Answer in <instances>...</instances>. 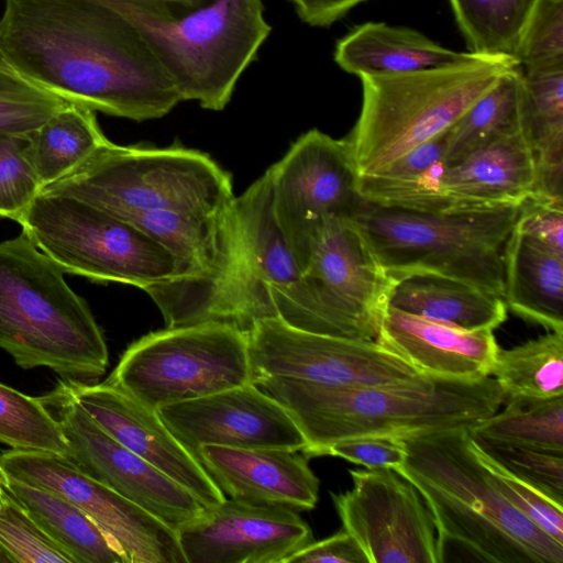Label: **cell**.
<instances>
[{
	"mask_svg": "<svg viewBox=\"0 0 563 563\" xmlns=\"http://www.w3.org/2000/svg\"><path fill=\"white\" fill-rule=\"evenodd\" d=\"M0 52L33 85L108 115L158 119L181 101L135 29L98 0H4Z\"/></svg>",
	"mask_w": 563,
	"mask_h": 563,
	"instance_id": "cell-1",
	"label": "cell"
},
{
	"mask_svg": "<svg viewBox=\"0 0 563 563\" xmlns=\"http://www.w3.org/2000/svg\"><path fill=\"white\" fill-rule=\"evenodd\" d=\"M405 463L395 468L420 493L437 533L438 563H563L558 543L493 486L468 428L401 438Z\"/></svg>",
	"mask_w": 563,
	"mask_h": 563,
	"instance_id": "cell-2",
	"label": "cell"
},
{
	"mask_svg": "<svg viewBox=\"0 0 563 563\" xmlns=\"http://www.w3.org/2000/svg\"><path fill=\"white\" fill-rule=\"evenodd\" d=\"M255 384L290 413L307 457L324 455L336 441L361 435L407 437L471 429L498 411L506 396L492 376L476 382L424 378L415 383L332 387L272 377Z\"/></svg>",
	"mask_w": 563,
	"mask_h": 563,
	"instance_id": "cell-3",
	"label": "cell"
},
{
	"mask_svg": "<svg viewBox=\"0 0 563 563\" xmlns=\"http://www.w3.org/2000/svg\"><path fill=\"white\" fill-rule=\"evenodd\" d=\"M301 276L276 223L266 174L235 197L221 252L205 275L172 278L143 290L166 328L219 322L249 332L276 318Z\"/></svg>",
	"mask_w": 563,
	"mask_h": 563,
	"instance_id": "cell-4",
	"label": "cell"
},
{
	"mask_svg": "<svg viewBox=\"0 0 563 563\" xmlns=\"http://www.w3.org/2000/svg\"><path fill=\"white\" fill-rule=\"evenodd\" d=\"M121 14L164 69L181 101L227 107L271 32L262 0H98Z\"/></svg>",
	"mask_w": 563,
	"mask_h": 563,
	"instance_id": "cell-5",
	"label": "cell"
},
{
	"mask_svg": "<svg viewBox=\"0 0 563 563\" xmlns=\"http://www.w3.org/2000/svg\"><path fill=\"white\" fill-rule=\"evenodd\" d=\"M64 274L23 231L0 241V347L23 369L96 383L108 367L107 343Z\"/></svg>",
	"mask_w": 563,
	"mask_h": 563,
	"instance_id": "cell-6",
	"label": "cell"
},
{
	"mask_svg": "<svg viewBox=\"0 0 563 563\" xmlns=\"http://www.w3.org/2000/svg\"><path fill=\"white\" fill-rule=\"evenodd\" d=\"M514 57L483 56L416 71L362 75L358 119L344 140L358 176L379 173L444 134L508 69Z\"/></svg>",
	"mask_w": 563,
	"mask_h": 563,
	"instance_id": "cell-7",
	"label": "cell"
},
{
	"mask_svg": "<svg viewBox=\"0 0 563 563\" xmlns=\"http://www.w3.org/2000/svg\"><path fill=\"white\" fill-rule=\"evenodd\" d=\"M519 206L433 213L363 200L353 219L385 271L395 279L435 274L504 296L503 254Z\"/></svg>",
	"mask_w": 563,
	"mask_h": 563,
	"instance_id": "cell-8",
	"label": "cell"
},
{
	"mask_svg": "<svg viewBox=\"0 0 563 563\" xmlns=\"http://www.w3.org/2000/svg\"><path fill=\"white\" fill-rule=\"evenodd\" d=\"M41 191L70 196L120 218L150 211L211 214L235 198L230 175L205 153L110 141Z\"/></svg>",
	"mask_w": 563,
	"mask_h": 563,
	"instance_id": "cell-9",
	"label": "cell"
},
{
	"mask_svg": "<svg viewBox=\"0 0 563 563\" xmlns=\"http://www.w3.org/2000/svg\"><path fill=\"white\" fill-rule=\"evenodd\" d=\"M18 222L64 273L139 288L176 275V260L137 225L80 199L40 191Z\"/></svg>",
	"mask_w": 563,
	"mask_h": 563,
	"instance_id": "cell-10",
	"label": "cell"
},
{
	"mask_svg": "<svg viewBox=\"0 0 563 563\" xmlns=\"http://www.w3.org/2000/svg\"><path fill=\"white\" fill-rule=\"evenodd\" d=\"M395 283L354 219L330 218L278 318L311 333L376 340Z\"/></svg>",
	"mask_w": 563,
	"mask_h": 563,
	"instance_id": "cell-11",
	"label": "cell"
},
{
	"mask_svg": "<svg viewBox=\"0 0 563 563\" xmlns=\"http://www.w3.org/2000/svg\"><path fill=\"white\" fill-rule=\"evenodd\" d=\"M104 382L154 410L253 383L247 333L219 322L147 333Z\"/></svg>",
	"mask_w": 563,
	"mask_h": 563,
	"instance_id": "cell-12",
	"label": "cell"
},
{
	"mask_svg": "<svg viewBox=\"0 0 563 563\" xmlns=\"http://www.w3.org/2000/svg\"><path fill=\"white\" fill-rule=\"evenodd\" d=\"M276 223L301 271L330 218H353L363 201L358 174L344 140L312 129L265 173Z\"/></svg>",
	"mask_w": 563,
	"mask_h": 563,
	"instance_id": "cell-13",
	"label": "cell"
},
{
	"mask_svg": "<svg viewBox=\"0 0 563 563\" xmlns=\"http://www.w3.org/2000/svg\"><path fill=\"white\" fill-rule=\"evenodd\" d=\"M247 341L253 383L285 377L358 387L428 378L375 340L311 333L278 317L258 321L247 332Z\"/></svg>",
	"mask_w": 563,
	"mask_h": 563,
	"instance_id": "cell-14",
	"label": "cell"
},
{
	"mask_svg": "<svg viewBox=\"0 0 563 563\" xmlns=\"http://www.w3.org/2000/svg\"><path fill=\"white\" fill-rule=\"evenodd\" d=\"M0 464L11 478L53 490L85 511L126 563H186L172 527L91 478L66 456L10 450L0 454Z\"/></svg>",
	"mask_w": 563,
	"mask_h": 563,
	"instance_id": "cell-15",
	"label": "cell"
},
{
	"mask_svg": "<svg viewBox=\"0 0 563 563\" xmlns=\"http://www.w3.org/2000/svg\"><path fill=\"white\" fill-rule=\"evenodd\" d=\"M40 398L63 432L68 446L66 457L81 472L174 530L206 509L191 493L100 428L77 402L64 379Z\"/></svg>",
	"mask_w": 563,
	"mask_h": 563,
	"instance_id": "cell-16",
	"label": "cell"
},
{
	"mask_svg": "<svg viewBox=\"0 0 563 563\" xmlns=\"http://www.w3.org/2000/svg\"><path fill=\"white\" fill-rule=\"evenodd\" d=\"M536 179L533 153L520 129L398 187L389 207L454 213L519 206L533 195Z\"/></svg>",
	"mask_w": 563,
	"mask_h": 563,
	"instance_id": "cell-17",
	"label": "cell"
},
{
	"mask_svg": "<svg viewBox=\"0 0 563 563\" xmlns=\"http://www.w3.org/2000/svg\"><path fill=\"white\" fill-rule=\"evenodd\" d=\"M350 475L352 489L331 497L367 563H438L435 527L418 489L391 468Z\"/></svg>",
	"mask_w": 563,
	"mask_h": 563,
	"instance_id": "cell-18",
	"label": "cell"
},
{
	"mask_svg": "<svg viewBox=\"0 0 563 563\" xmlns=\"http://www.w3.org/2000/svg\"><path fill=\"white\" fill-rule=\"evenodd\" d=\"M156 412L196 459L202 445L300 452L307 448L287 409L253 383L165 405Z\"/></svg>",
	"mask_w": 563,
	"mask_h": 563,
	"instance_id": "cell-19",
	"label": "cell"
},
{
	"mask_svg": "<svg viewBox=\"0 0 563 563\" xmlns=\"http://www.w3.org/2000/svg\"><path fill=\"white\" fill-rule=\"evenodd\" d=\"M186 563H286L313 541L294 509L224 499L175 529Z\"/></svg>",
	"mask_w": 563,
	"mask_h": 563,
	"instance_id": "cell-20",
	"label": "cell"
},
{
	"mask_svg": "<svg viewBox=\"0 0 563 563\" xmlns=\"http://www.w3.org/2000/svg\"><path fill=\"white\" fill-rule=\"evenodd\" d=\"M63 379L100 428L191 493L205 508L216 507L227 498L200 462L166 428L156 410L107 382Z\"/></svg>",
	"mask_w": 563,
	"mask_h": 563,
	"instance_id": "cell-21",
	"label": "cell"
},
{
	"mask_svg": "<svg viewBox=\"0 0 563 563\" xmlns=\"http://www.w3.org/2000/svg\"><path fill=\"white\" fill-rule=\"evenodd\" d=\"M375 341L420 374L452 382L489 377L499 350L493 330H465L390 306Z\"/></svg>",
	"mask_w": 563,
	"mask_h": 563,
	"instance_id": "cell-22",
	"label": "cell"
},
{
	"mask_svg": "<svg viewBox=\"0 0 563 563\" xmlns=\"http://www.w3.org/2000/svg\"><path fill=\"white\" fill-rule=\"evenodd\" d=\"M300 451L202 445L198 461L230 498L262 506L311 510L319 478Z\"/></svg>",
	"mask_w": 563,
	"mask_h": 563,
	"instance_id": "cell-23",
	"label": "cell"
},
{
	"mask_svg": "<svg viewBox=\"0 0 563 563\" xmlns=\"http://www.w3.org/2000/svg\"><path fill=\"white\" fill-rule=\"evenodd\" d=\"M477 56L448 49L416 30L383 22L356 25L338 41L334 51L335 63L357 77L441 67Z\"/></svg>",
	"mask_w": 563,
	"mask_h": 563,
	"instance_id": "cell-24",
	"label": "cell"
},
{
	"mask_svg": "<svg viewBox=\"0 0 563 563\" xmlns=\"http://www.w3.org/2000/svg\"><path fill=\"white\" fill-rule=\"evenodd\" d=\"M503 265L507 308L550 332L563 333V255L514 225L504 246Z\"/></svg>",
	"mask_w": 563,
	"mask_h": 563,
	"instance_id": "cell-25",
	"label": "cell"
},
{
	"mask_svg": "<svg viewBox=\"0 0 563 563\" xmlns=\"http://www.w3.org/2000/svg\"><path fill=\"white\" fill-rule=\"evenodd\" d=\"M520 125L534 157L533 195L563 201V65L522 68Z\"/></svg>",
	"mask_w": 563,
	"mask_h": 563,
	"instance_id": "cell-26",
	"label": "cell"
},
{
	"mask_svg": "<svg viewBox=\"0 0 563 563\" xmlns=\"http://www.w3.org/2000/svg\"><path fill=\"white\" fill-rule=\"evenodd\" d=\"M388 306L465 330L494 331L507 318L503 297L435 274H410L397 278Z\"/></svg>",
	"mask_w": 563,
	"mask_h": 563,
	"instance_id": "cell-27",
	"label": "cell"
},
{
	"mask_svg": "<svg viewBox=\"0 0 563 563\" xmlns=\"http://www.w3.org/2000/svg\"><path fill=\"white\" fill-rule=\"evenodd\" d=\"M9 481L38 527L73 563H126L111 539L76 505L53 490L10 476Z\"/></svg>",
	"mask_w": 563,
	"mask_h": 563,
	"instance_id": "cell-28",
	"label": "cell"
},
{
	"mask_svg": "<svg viewBox=\"0 0 563 563\" xmlns=\"http://www.w3.org/2000/svg\"><path fill=\"white\" fill-rule=\"evenodd\" d=\"M27 137L26 154L42 188L71 174L109 142L95 111L74 103L29 132Z\"/></svg>",
	"mask_w": 563,
	"mask_h": 563,
	"instance_id": "cell-29",
	"label": "cell"
},
{
	"mask_svg": "<svg viewBox=\"0 0 563 563\" xmlns=\"http://www.w3.org/2000/svg\"><path fill=\"white\" fill-rule=\"evenodd\" d=\"M233 201L211 214L150 211L122 219L146 231L173 254L177 267L173 278H191L207 274L214 265Z\"/></svg>",
	"mask_w": 563,
	"mask_h": 563,
	"instance_id": "cell-30",
	"label": "cell"
},
{
	"mask_svg": "<svg viewBox=\"0 0 563 563\" xmlns=\"http://www.w3.org/2000/svg\"><path fill=\"white\" fill-rule=\"evenodd\" d=\"M522 68L515 66L479 97L446 132L445 165L520 125Z\"/></svg>",
	"mask_w": 563,
	"mask_h": 563,
	"instance_id": "cell-31",
	"label": "cell"
},
{
	"mask_svg": "<svg viewBox=\"0 0 563 563\" xmlns=\"http://www.w3.org/2000/svg\"><path fill=\"white\" fill-rule=\"evenodd\" d=\"M490 376L509 397L563 396V333L550 332L497 352Z\"/></svg>",
	"mask_w": 563,
	"mask_h": 563,
	"instance_id": "cell-32",
	"label": "cell"
},
{
	"mask_svg": "<svg viewBox=\"0 0 563 563\" xmlns=\"http://www.w3.org/2000/svg\"><path fill=\"white\" fill-rule=\"evenodd\" d=\"M470 429L487 441L563 454V396L538 399L509 397Z\"/></svg>",
	"mask_w": 563,
	"mask_h": 563,
	"instance_id": "cell-33",
	"label": "cell"
},
{
	"mask_svg": "<svg viewBox=\"0 0 563 563\" xmlns=\"http://www.w3.org/2000/svg\"><path fill=\"white\" fill-rule=\"evenodd\" d=\"M470 53L514 57L536 0H448Z\"/></svg>",
	"mask_w": 563,
	"mask_h": 563,
	"instance_id": "cell-34",
	"label": "cell"
},
{
	"mask_svg": "<svg viewBox=\"0 0 563 563\" xmlns=\"http://www.w3.org/2000/svg\"><path fill=\"white\" fill-rule=\"evenodd\" d=\"M0 442L11 450L68 454L63 432L41 398L24 395L1 383Z\"/></svg>",
	"mask_w": 563,
	"mask_h": 563,
	"instance_id": "cell-35",
	"label": "cell"
},
{
	"mask_svg": "<svg viewBox=\"0 0 563 563\" xmlns=\"http://www.w3.org/2000/svg\"><path fill=\"white\" fill-rule=\"evenodd\" d=\"M0 558L2 562L73 563L15 496L0 464Z\"/></svg>",
	"mask_w": 563,
	"mask_h": 563,
	"instance_id": "cell-36",
	"label": "cell"
},
{
	"mask_svg": "<svg viewBox=\"0 0 563 563\" xmlns=\"http://www.w3.org/2000/svg\"><path fill=\"white\" fill-rule=\"evenodd\" d=\"M474 449L514 478L563 506V454L484 440L471 434Z\"/></svg>",
	"mask_w": 563,
	"mask_h": 563,
	"instance_id": "cell-37",
	"label": "cell"
},
{
	"mask_svg": "<svg viewBox=\"0 0 563 563\" xmlns=\"http://www.w3.org/2000/svg\"><path fill=\"white\" fill-rule=\"evenodd\" d=\"M68 104L12 69L0 67V133H29Z\"/></svg>",
	"mask_w": 563,
	"mask_h": 563,
	"instance_id": "cell-38",
	"label": "cell"
},
{
	"mask_svg": "<svg viewBox=\"0 0 563 563\" xmlns=\"http://www.w3.org/2000/svg\"><path fill=\"white\" fill-rule=\"evenodd\" d=\"M27 145V133H0V218L16 222L42 189Z\"/></svg>",
	"mask_w": 563,
	"mask_h": 563,
	"instance_id": "cell-39",
	"label": "cell"
},
{
	"mask_svg": "<svg viewBox=\"0 0 563 563\" xmlns=\"http://www.w3.org/2000/svg\"><path fill=\"white\" fill-rule=\"evenodd\" d=\"M515 59L523 69L563 65V0H536Z\"/></svg>",
	"mask_w": 563,
	"mask_h": 563,
	"instance_id": "cell-40",
	"label": "cell"
},
{
	"mask_svg": "<svg viewBox=\"0 0 563 563\" xmlns=\"http://www.w3.org/2000/svg\"><path fill=\"white\" fill-rule=\"evenodd\" d=\"M474 451L485 466L490 483L499 494L542 532L563 544V506L514 478L475 449Z\"/></svg>",
	"mask_w": 563,
	"mask_h": 563,
	"instance_id": "cell-41",
	"label": "cell"
},
{
	"mask_svg": "<svg viewBox=\"0 0 563 563\" xmlns=\"http://www.w3.org/2000/svg\"><path fill=\"white\" fill-rule=\"evenodd\" d=\"M324 455L338 456L371 470H395L405 463L407 451L399 437L361 435L334 442Z\"/></svg>",
	"mask_w": 563,
	"mask_h": 563,
	"instance_id": "cell-42",
	"label": "cell"
},
{
	"mask_svg": "<svg viewBox=\"0 0 563 563\" xmlns=\"http://www.w3.org/2000/svg\"><path fill=\"white\" fill-rule=\"evenodd\" d=\"M515 229L563 255V201L530 196L519 205Z\"/></svg>",
	"mask_w": 563,
	"mask_h": 563,
	"instance_id": "cell-43",
	"label": "cell"
},
{
	"mask_svg": "<svg viewBox=\"0 0 563 563\" xmlns=\"http://www.w3.org/2000/svg\"><path fill=\"white\" fill-rule=\"evenodd\" d=\"M286 563H367V560L353 537L343 529L323 540H313Z\"/></svg>",
	"mask_w": 563,
	"mask_h": 563,
	"instance_id": "cell-44",
	"label": "cell"
},
{
	"mask_svg": "<svg viewBox=\"0 0 563 563\" xmlns=\"http://www.w3.org/2000/svg\"><path fill=\"white\" fill-rule=\"evenodd\" d=\"M299 18L311 26H329L366 0H290Z\"/></svg>",
	"mask_w": 563,
	"mask_h": 563,
	"instance_id": "cell-45",
	"label": "cell"
},
{
	"mask_svg": "<svg viewBox=\"0 0 563 563\" xmlns=\"http://www.w3.org/2000/svg\"><path fill=\"white\" fill-rule=\"evenodd\" d=\"M167 1L180 2V3H185V4H197L203 0H167Z\"/></svg>",
	"mask_w": 563,
	"mask_h": 563,
	"instance_id": "cell-46",
	"label": "cell"
},
{
	"mask_svg": "<svg viewBox=\"0 0 563 563\" xmlns=\"http://www.w3.org/2000/svg\"><path fill=\"white\" fill-rule=\"evenodd\" d=\"M0 67H4V68H5V67H8V65H7L5 60H4V59H3V57H2L1 52H0Z\"/></svg>",
	"mask_w": 563,
	"mask_h": 563,
	"instance_id": "cell-47",
	"label": "cell"
},
{
	"mask_svg": "<svg viewBox=\"0 0 563 563\" xmlns=\"http://www.w3.org/2000/svg\"><path fill=\"white\" fill-rule=\"evenodd\" d=\"M0 562H2L1 558H0Z\"/></svg>",
	"mask_w": 563,
	"mask_h": 563,
	"instance_id": "cell-48",
	"label": "cell"
}]
</instances>
